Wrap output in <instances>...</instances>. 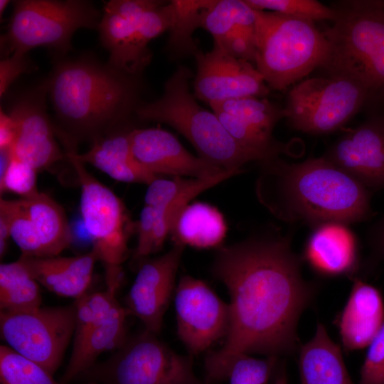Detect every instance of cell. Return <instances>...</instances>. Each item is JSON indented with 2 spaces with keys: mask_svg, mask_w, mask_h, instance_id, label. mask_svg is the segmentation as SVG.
I'll use <instances>...</instances> for the list:
<instances>
[{
  "mask_svg": "<svg viewBox=\"0 0 384 384\" xmlns=\"http://www.w3.org/2000/svg\"><path fill=\"white\" fill-rule=\"evenodd\" d=\"M212 273L229 293L230 326L223 347L206 356L205 368L238 353L278 357L298 348V320L315 287L302 277L287 238L255 235L220 246Z\"/></svg>",
  "mask_w": 384,
  "mask_h": 384,
  "instance_id": "obj_1",
  "label": "cell"
},
{
  "mask_svg": "<svg viewBox=\"0 0 384 384\" xmlns=\"http://www.w3.org/2000/svg\"><path fill=\"white\" fill-rule=\"evenodd\" d=\"M261 163L258 198L283 220L315 228L329 222H358L370 213L366 187L324 157L295 164L277 157Z\"/></svg>",
  "mask_w": 384,
  "mask_h": 384,
  "instance_id": "obj_2",
  "label": "cell"
},
{
  "mask_svg": "<svg viewBox=\"0 0 384 384\" xmlns=\"http://www.w3.org/2000/svg\"><path fill=\"white\" fill-rule=\"evenodd\" d=\"M137 77L87 55L58 60L46 80L57 135L75 144L118 129L138 106Z\"/></svg>",
  "mask_w": 384,
  "mask_h": 384,
  "instance_id": "obj_3",
  "label": "cell"
},
{
  "mask_svg": "<svg viewBox=\"0 0 384 384\" xmlns=\"http://www.w3.org/2000/svg\"><path fill=\"white\" fill-rule=\"evenodd\" d=\"M334 8L337 16L324 32L329 50L322 68L358 82L370 100L384 98V9L378 0L345 1Z\"/></svg>",
  "mask_w": 384,
  "mask_h": 384,
  "instance_id": "obj_4",
  "label": "cell"
},
{
  "mask_svg": "<svg viewBox=\"0 0 384 384\" xmlns=\"http://www.w3.org/2000/svg\"><path fill=\"white\" fill-rule=\"evenodd\" d=\"M191 70L178 66L157 100L138 105L137 117L168 124L193 145L199 157L224 170H238L255 161L228 132L213 112L198 105L189 89Z\"/></svg>",
  "mask_w": 384,
  "mask_h": 384,
  "instance_id": "obj_5",
  "label": "cell"
},
{
  "mask_svg": "<svg viewBox=\"0 0 384 384\" xmlns=\"http://www.w3.org/2000/svg\"><path fill=\"white\" fill-rule=\"evenodd\" d=\"M255 11V66L269 88L284 90L324 65L329 43L313 21Z\"/></svg>",
  "mask_w": 384,
  "mask_h": 384,
  "instance_id": "obj_6",
  "label": "cell"
},
{
  "mask_svg": "<svg viewBox=\"0 0 384 384\" xmlns=\"http://www.w3.org/2000/svg\"><path fill=\"white\" fill-rule=\"evenodd\" d=\"M67 159L80 186V210L92 243V250L105 268L106 283L122 282V264L128 256V241L136 231L122 199L92 176L75 156V148L65 145Z\"/></svg>",
  "mask_w": 384,
  "mask_h": 384,
  "instance_id": "obj_7",
  "label": "cell"
},
{
  "mask_svg": "<svg viewBox=\"0 0 384 384\" xmlns=\"http://www.w3.org/2000/svg\"><path fill=\"white\" fill-rule=\"evenodd\" d=\"M101 17L87 1H17L3 37L4 50L9 56L14 52L27 54L31 49L45 46L61 56L70 50L77 30L98 29Z\"/></svg>",
  "mask_w": 384,
  "mask_h": 384,
  "instance_id": "obj_8",
  "label": "cell"
},
{
  "mask_svg": "<svg viewBox=\"0 0 384 384\" xmlns=\"http://www.w3.org/2000/svg\"><path fill=\"white\" fill-rule=\"evenodd\" d=\"M369 100L367 89L349 78H307L289 91L284 118L297 130L327 134L342 127Z\"/></svg>",
  "mask_w": 384,
  "mask_h": 384,
  "instance_id": "obj_9",
  "label": "cell"
},
{
  "mask_svg": "<svg viewBox=\"0 0 384 384\" xmlns=\"http://www.w3.org/2000/svg\"><path fill=\"white\" fill-rule=\"evenodd\" d=\"M191 355H180L145 330L127 339L106 363L92 369L103 384H206L193 371Z\"/></svg>",
  "mask_w": 384,
  "mask_h": 384,
  "instance_id": "obj_10",
  "label": "cell"
},
{
  "mask_svg": "<svg viewBox=\"0 0 384 384\" xmlns=\"http://www.w3.org/2000/svg\"><path fill=\"white\" fill-rule=\"evenodd\" d=\"M75 326L73 305L0 313L1 338L14 351L51 375L60 364Z\"/></svg>",
  "mask_w": 384,
  "mask_h": 384,
  "instance_id": "obj_11",
  "label": "cell"
},
{
  "mask_svg": "<svg viewBox=\"0 0 384 384\" xmlns=\"http://www.w3.org/2000/svg\"><path fill=\"white\" fill-rule=\"evenodd\" d=\"M0 215L7 221L11 238L21 255H60L71 244V230L64 209L45 193L14 200L1 198Z\"/></svg>",
  "mask_w": 384,
  "mask_h": 384,
  "instance_id": "obj_12",
  "label": "cell"
},
{
  "mask_svg": "<svg viewBox=\"0 0 384 384\" xmlns=\"http://www.w3.org/2000/svg\"><path fill=\"white\" fill-rule=\"evenodd\" d=\"M174 306L177 334L189 355H198L226 337L229 305L204 281L183 276L175 289Z\"/></svg>",
  "mask_w": 384,
  "mask_h": 384,
  "instance_id": "obj_13",
  "label": "cell"
},
{
  "mask_svg": "<svg viewBox=\"0 0 384 384\" xmlns=\"http://www.w3.org/2000/svg\"><path fill=\"white\" fill-rule=\"evenodd\" d=\"M47 94L45 81L18 95L7 112L16 125L14 155L38 172L66 158L55 139V126L47 114Z\"/></svg>",
  "mask_w": 384,
  "mask_h": 384,
  "instance_id": "obj_14",
  "label": "cell"
},
{
  "mask_svg": "<svg viewBox=\"0 0 384 384\" xmlns=\"http://www.w3.org/2000/svg\"><path fill=\"white\" fill-rule=\"evenodd\" d=\"M194 96L208 104L229 99L264 97L269 87L251 63L235 58L213 43L208 52L194 54Z\"/></svg>",
  "mask_w": 384,
  "mask_h": 384,
  "instance_id": "obj_15",
  "label": "cell"
},
{
  "mask_svg": "<svg viewBox=\"0 0 384 384\" xmlns=\"http://www.w3.org/2000/svg\"><path fill=\"white\" fill-rule=\"evenodd\" d=\"M184 247L174 244L165 254L144 261L127 294V311L154 334L160 331L175 292L176 275Z\"/></svg>",
  "mask_w": 384,
  "mask_h": 384,
  "instance_id": "obj_16",
  "label": "cell"
},
{
  "mask_svg": "<svg viewBox=\"0 0 384 384\" xmlns=\"http://www.w3.org/2000/svg\"><path fill=\"white\" fill-rule=\"evenodd\" d=\"M324 158L366 187H384V117L346 131Z\"/></svg>",
  "mask_w": 384,
  "mask_h": 384,
  "instance_id": "obj_17",
  "label": "cell"
},
{
  "mask_svg": "<svg viewBox=\"0 0 384 384\" xmlns=\"http://www.w3.org/2000/svg\"><path fill=\"white\" fill-rule=\"evenodd\" d=\"M129 139L135 159L156 176L203 178L225 171L194 156L172 133L161 128L132 129Z\"/></svg>",
  "mask_w": 384,
  "mask_h": 384,
  "instance_id": "obj_18",
  "label": "cell"
},
{
  "mask_svg": "<svg viewBox=\"0 0 384 384\" xmlns=\"http://www.w3.org/2000/svg\"><path fill=\"white\" fill-rule=\"evenodd\" d=\"M201 28L231 55L253 64L256 55V14L245 0H215Z\"/></svg>",
  "mask_w": 384,
  "mask_h": 384,
  "instance_id": "obj_19",
  "label": "cell"
},
{
  "mask_svg": "<svg viewBox=\"0 0 384 384\" xmlns=\"http://www.w3.org/2000/svg\"><path fill=\"white\" fill-rule=\"evenodd\" d=\"M18 260L39 284L58 296L75 299L87 292L99 261L92 250L71 257L21 255Z\"/></svg>",
  "mask_w": 384,
  "mask_h": 384,
  "instance_id": "obj_20",
  "label": "cell"
},
{
  "mask_svg": "<svg viewBox=\"0 0 384 384\" xmlns=\"http://www.w3.org/2000/svg\"><path fill=\"white\" fill-rule=\"evenodd\" d=\"M384 323V303L375 287L355 279L347 302L338 319L345 350L368 346Z\"/></svg>",
  "mask_w": 384,
  "mask_h": 384,
  "instance_id": "obj_21",
  "label": "cell"
},
{
  "mask_svg": "<svg viewBox=\"0 0 384 384\" xmlns=\"http://www.w3.org/2000/svg\"><path fill=\"white\" fill-rule=\"evenodd\" d=\"M304 258L324 276L352 273L358 264L356 237L345 223L329 222L317 225L306 242Z\"/></svg>",
  "mask_w": 384,
  "mask_h": 384,
  "instance_id": "obj_22",
  "label": "cell"
},
{
  "mask_svg": "<svg viewBox=\"0 0 384 384\" xmlns=\"http://www.w3.org/2000/svg\"><path fill=\"white\" fill-rule=\"evenodd\" d=\"M131 129H117L92 142L91 147L76 157L121 182L150 184L158 176L135 159L130 144Z\"/></svg>",
  "mask_w": 384,
  "mask_h": 384,
  "instance_id": "obj_23",
  "label": "cell"
},
{
  "mask_svg": "<svg viewBox=\"0 0 384 384\" xmlns=\"http://www.w3.org/2000/svg\"><path fill=\"white\" fill-rule=\"evenodd\" d=\"M97 30L110 54L108 64L113 68L138 75L150 61V51L142 43L133 21L117 13L108 3Z\"/></svg>",
  "mask_w": 384,
  "mask_h": 384,
  "instance_id": "obj_24",
  "label": "cell"
},
{
  "mask_svg": "<svg viewBox=\"0 0 384 384\" xmlns=\"http://www.w3.org/2000/svg\"><path fill=\"white\" fill-rule=\"evenodd\" d=\"M241 172L225 170L215 176L203 178L176 176L172 179H166L158 177L148 185L144 203L155 210L163 226L170 235L180 213L193 198Z\"/></svg>",
  "mask_w": 384,
  "mask_h": 384,
  "instance_id": "obj_25",
  "label": "cell"
},
{
  "mask_svg": "<svg viewBox=\"0 0 384 384\" xmlns=\"http://www.w3.org/2000/svg\"><path fill=\"white\" fill-rule=\"evenodd\" d=\"M127 311L117 301L110 311L73 348L61 383L65 384L88 370L102 353L119 348L126 338Z\"/></svg>",
  "mask_w": 384,
  "mask_h": 384,
  "instance_id": "obj_26",
  "label": "cell"
},
{
  "mask_svg": "<svg viewBox=\"0 0 384 384\" xmlns=\"http://www.w3.org/2000/svg\"><path fill=\"white\" fill-rule=\"evenodd\" d=\"M299 368L301 384H354L339 346L321 323L312 338L299 347Z\"/></svg>",
  "mask_w": 384,
  "mask_h": 384,
  "instance_id": "obj_27",
  "label": "cell"
},
{
  "mask_svg": "<svg viewBox=\"0 0 384 384\" xmlns=\"http://www.w3.org/2000/svg\"><path fill=\"white\" fill-rule=\"evenodd\" d=\"M227 231L225 219L214 206L189 203L180 213L170 235L174 244L197 248L220 247Z\"/></svg>",
  "mask_w": 384,
  "mask_h": 384,
  "instance_id": "obj_28",
  "label": "cell"
},
{
  "mask_svg": "<svg viewBox=\"0 0 384 384\" xmlns=\"http://www.w3.org/2000/svg\"><path fill=\"white\" fill-rule=\"evenodd\" d=\"M39 284L19 260L0 265V309L25 312L41 307Z\"/></svg>",
  "mask_w": 384,
  "mask_h": 384,
  "instance_id": "obj_29",
  "label": "cell"
},
{
  "mask_svg": "<svg viewBox=\"0 0 384 384\" xmlns=\"http://www.w3.org/2000/svg\"><path fill=\"white\" fill-rule=\"evenodd\" d=\"M215 0H173L174 20L166 50L174 58L194 54L199 50L193 35L201 27L206 11Z\"/></svg>",
  "mask_w": 384,
  "mask_h": 384,
  "instance_id": "obj_30",
  "label": "cell"
},
{
  "mask_svg": "<svg viewBox=\"0 0 384 384\" xmlns=\"http://www.w3.org/2000/svg\"><path fill=\"white\" fill-rule=\"evenodd\" d=\"M277 356L255 358L238 353L214 367L206 369V384L228 380L229 384H268L276 364Z\"/></svg>",
  "mask_w": 384,
  "mask_h": 384,
  "instance_id": "obj_31",
  "label": "cell"
},
{
  "mask_svg": "<svg viewBox=\"0 0 384 384\" xmlns=\"http://www.w3.org/2000/svg\"><path fill=\"white\" fill-rule=\"evenodd\" d=\"M212 110L233 114L260 131L272 135L277 123L284 118L283 108L265 98L243 97L209 104Z\"/></svg>",
  "mask_w": 384,
  "mask_h": 384,
  "instance_id": "obj_32",
  "label": "cell"
},
{
  "mask_svg": "<svg viewBox=\"0 0 384 384\" xmlns=\"http://www.w3.org/2000/svg\"><path fill=\"white\" fill-rule=\"evenodd\" d=\"M0 384H62L40 365L9 346H0ZM87 384H95L94 382Z\"/></svg>",
  "mask_w": 384,
  "mask_h": 384,
  "instance_id": "obj_33",
  "label": "cell"
},
{
  "mask_svg": "<svg viewBox=\"0 0 384 384\" xmlns=\"http://www.w3.org/2000/svg\"><path fill=\"white\" fill-rule=\"evenodd\" d=\"M254 10L272 11L310 21L330 20L337 16L334 7H329L315 0H245Z\"/></svg>",
  "mask_w": 384,
  "mask_h": 384,
  "instance_id": "obj_34",
  "label": "cell"
},
{
  "mask_svg": "<svg viewBox=\"0 0 384 384\" xmlns=\"http://www.w3.org/2000/svg\"><path fill=\"white\" fill-rule=\"evenodd\" d=\"M38 171L13 154L11 160L0 176V193H15L20 198L31 196L39 191L37 187Z\"/></svg>",
  "mask_w": 384,
  "mask_h": 384,
  "instance_id": "obj_35",
  "label": "cell"
},
{
  "mask_svg": "<svg viewBox=\"0 0 384 384\" xmlns=\"http://www.w3.org/2000/svg\"><path fill=\"white\" fill-rule=\"evenodd\" d=\"M137 244L133 258L136 261L146 258L162 247L157 227L156 214L154 208L144 205L142 209L138 221L136 223Z\"/></svg>",
  "mask_w": 384,
  "mask_h": 384,
  "instance_id": "obj_36",
  "label": "cell"
},
{
  "mask_svg": "<svg viewBox=\"0 0 384 384\" xmlns=\"http://www.w3.org/2000/svg\"><path fill=\"white\" fill-rule=\"evenodd\" d=\"M359 384H384V323L368 345Z\"/></svg>",
  "mask_w": 384,
  "mask_h": 384,
  "instance_id": "obj_37",
  "label": "cell"
},
{
  "mask_svg": "<svg viewBox=\"0 0 384 384\" xmlns=\"http://www.w3.org/2000/svg\"><path fill=\"white\" fill-rule=\"evenodd\" d=\"M26 53L14 52L0 62V95H4L14 81L22 73L31 70Z\"/></svg>",
  "mask_w": 384,
  "mask_h": 384,
  "instance_id": "obj_38",
  "label": "cell"
},
{
  "mask_svg": "<svg viewBox=\"0 0 384 384\" xmlns=\"http://www.w3.org/2000/svg\"><path fill=\"white\" fill-rule=\"evenodd\" d=\"M16 125L2 108L0 112V149H12L16 138Z\"/></svg>",
  "mask_w": 384,
  "mask_h": 384,
  "instance_id": "obj_39",
  "label": "cell"
},
{
  "mask_svg": "<svg viewBox=\"0 0 384 384\" xmlns=\"http://www.w3.org/2000/svg\"><path fill=\"white\" fill-rule=\"evenodd\" d=\"M11 238L9 226L6 219L0 215V256L4 257Z\"/></svg>",
  "mask_w": 384,
  "mask_h": 384,
  "instance_id": "obj_40",
  "label": "cell"
},
{
  "mask_svg": "<svg viewBox=\"0 0 384 384\" xmlns=\"http://www.w3.org/2000/svg\"><path fill=\"white\" fill-rule=\"evenodd\" d=\"M373 242L378 252L384 257V220L375 230Z\"/></svg>",
  "mask_w": 384,
  "mask_h": 384,
  "instance_id": "obj_41",
  "label": "cell"
},
{
  "mask_svg": "<svg viewBox=\"0 0 384 384\" xmlns=\"http://www.w3.org/2000/svg\"><path fill=\"white\" fill-rule=\"evenodd\" d=\"M274 384H287L285 368L282 367L277 374Z\"/></svg>",
  "mask_w": 384,
  "mask_h": 384,
  "instance_id": "obj_42",
  "label": "cell"
},
{
  "mask_svg": "<svg viewBox=\"0 0 384 384\" xmlns=\"http://www.w3.org/2000/svg\"><path fill=\"white\" fill-rule=\"evenodd\" d=\"M9 1L8 0H1L0 1V16L1 18L4 14L7 6L9 4Z\"/></svg>",
  "mask_w": 384,
  "mask_h": 384,
  "instance_id": "obj_43",
  "label": "cell"
},
{
  "mask_svg": "<svg viewBox=\"0 0 384 384\" xmlns=\"http://www.w3.org/2000/svg\"><path fill=\"white\" fill-rule=\"evenodd\" d=\"M378 2L380 5L383 7V9H384V0H378Z\"/></svg>",
  "mask_w": 384,
  "mask_h": 384,
  "instance_id": "obj_44",
  "label": "cell"
}]
</instances>
